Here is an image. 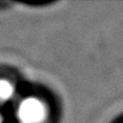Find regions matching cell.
I'll use <instances>...</instances> for the list:
<instances>
[{"label": "cell", "mask_w": 123, "mask_h": 123, "mask_svg": "<svg viewBox=\"0 0 123 123\" xmlns=\"http://www.w3.org/2000/svg\"><path fill=\"white\" fill-rule=\"evenodd\" d=\"M11 123H57L58 106L53 95L37 86H24L7 110Z\"/></svg>", "instance_id": "obj_1"}, {"label": "cell", "mask_w": 123, "mask_h": 123, "mask_svg": "<svg viewBox=\"0 0 123 123\" xmlns=\"http://www.w3.org/2000/svg\"><path fill=\"white\" fill-rule=\"evenodd\" d=\"M0 123H11L7 110L1 109V107H0Z\"/></svg>", "instance_id": "obj_3"}, {"label": "cell", "mask_w": 123, "mask_h": 123, "mask_svg": "<svg viewBox=\"0 0 123 123\" xmlns=\"http://www.w3.org/2000/svg\"><path fill=\"white\" fill-rule=\"evenodd\" d=\"M24 86L16 74L7 70L0 71V107L9 110L22 93Z\"/></svg>", "instance_id": "obj_2"}]
</instances>
